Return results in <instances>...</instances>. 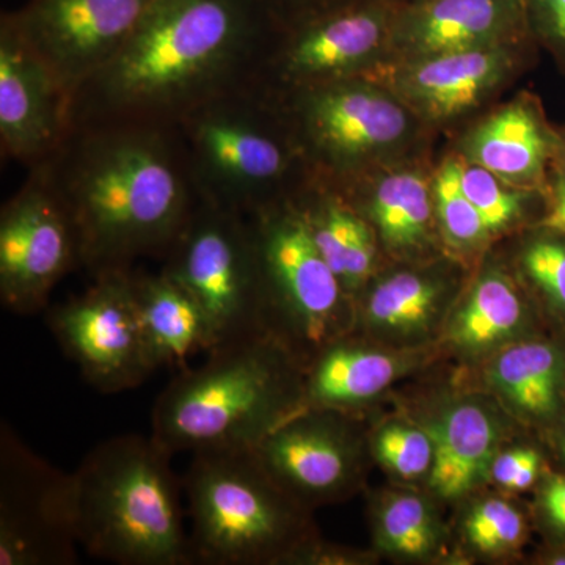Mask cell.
<instances>
[{
    "instance_id": "6da1fadb",
    "label": "cell",
    "mask_w": 565,
    "mask_h": 565,
    "mask_svg": "<svg viewBox=\"0 0 565 565\" xmlns=\"http://www.w3.org/2000/svg\"><path fill=\"white\" fill-rule=\"evenodd\" d=\"M285 28L263 0H156L120 51L70 96V126H177L262 84Z\"/></svg>"
},
{
    "instance_id": "7a4b0ae2",
    "label": "cell",
    "mask_w": 565,
    "mask_h": 565,
    "mask_svg": "<svg viewBox=\"0 0 565 565\" xmlns=\"http://www.w3.org/2000/svg\"><path fill=\"white\" fill-rule=\"evenodd\" d=\"M35 169L65 204L92 277L166 258L199 203L174 126L74 128Z\"/></svg>"
},
{
    "instance_id": "3957f363",
    "label": "cell",
    "mask_w": 565,
    "mask_h": 565,
    "mask_svg": "<svg viewBox=\"0 0 565 565\" xmlns=\"http://www.w3.org/2000/svg\"><path fill=\"white\" fill-rule=\"evenodd\" d=\"M302 399L291 349L274 334H250L174 374L152 407L151 435L173 456L252 451Z\"/></svg>"
},
{
    "instance_id": "277c9868",
    "label": "cell",
    "mask_w": 565,
    "mask_h": 565,
    "mask_svg": "<svg viewBox=\"0 0 565 565\" xmlns=\"http://www.w3.org/2000/svg\"><path fill=\"white\" fill-rule=\"evenodd\" d=\"M172 452L152 435L111 437L71 473L77 541L120 565L195 564Z\"/></svg>"
},
{
    "instance_id": "5b68a950",
    "label": "cell",
    "mask_w": 565,
    "mask_h": 565,
    "mask_svg": "<svg viewBox=\"0 0 565 565\" xmlns=\"http://www.w3.org/2000/svg\"><path fill=\"white\" fill-rule=\"evenodd\" d=\"M199 202L253 217L313 184L285 107L262 84L218 96L177 126Z\"/></svg>"
},
{
    "instance_id": "8992f818",
    "label": "cell",
    "mask_w": 565,
    "mask_h": 565,
    "mask_svg": "<svg viewBox=\"0 0 565 565\" xmlns=\"http://www.w3.org/2000/svg\"><path fill=\"white\" fill-rule=\"evenodd\" d=\"M182 489L195 564L282 563L305 541L300 504L253 451L192 455Z\"/></svg>"
},
{
    "instance_id": "52a82bcc",
    "label": "cell",
    "mask_w": 565,
    "mask_h": 565,
    "mask_svg": "<svg viewBox=\"0 0 565 565\" xmlns=\"http://www.w3.org/2000/svg\"><path fill=\"white\" fill-rule=\"evenodd\" d=\"M274 93L316 184L337 191L385 167L411 161L408 154L426 129L396 93L370 76Z\"/></svg>"
},
{
    "instance_id": "ba28073f",
    "label": "cell",
    "mask_w": 565,
    "mask_h": 565,
    "mask_svg": "<svg viewBox=\"0 0 565 565\" xmlns=\"http://www.w3.org/2000/svg\"><path fill=\"white\" fill-rule=\"evenodd\" d=\"M262 266L264 330L318 353L351 326L352 297L319 252L302 211L280 204L253 215Z\"/></svg>"
},
{
    "instance_id": "9c48e42d",
    "label": "cell",
    "mask_w": 565,
    "mask_h": 565,
    "mask_svg": "<svg viewBox=\"0 0 565 565\" xmlns=\"http://www.w3.org/2000/svg\"><path fill=\"white\" fill-rule=\"evenodd\" d=\"M161 270L202 305L217 348L266 332L262 266L250 218L196 203Z\"/></svg>"
},
{
    "instance_id": "30bf717a",
    "label": "cell",
    "mask_w": 565,
    "mask_h": 565,
    "mask_svg": "<svg viewBox=\"0 0 565 565\" xmlns=\"http://www.w3.org/2000/svg\"><path fill=\"white\" fill-rule=\"evenodd\" d=\"M132 269L95 275L79 296L47 311V326L82 377L104 394L129 392L158 371L141 330Z\"/></svg>"
},
{
    "instance_id": "8fae6325",
    "label": "cell",
    "mask_w": 565,
    "mask_h": 565,
    "mask_svg": "<svg viewBox=\"0 0 565 565\" xmlns=\"http://www.w3.org/2000/svg\"><path fill=\"white\" fill-rule=\"evenodd\" d=\"M73 481L0 424V565H74Z\"/></svg>"
},
{
    "instance_id": "7c38bea8",
    "label": "cell",
    "mask_w": 565,
    "mask_h": 565,
    "mask_svg": "<svg viewBox=\"0 0 565 565\" xmlns=\"http://www.w3.org/2000/svg\"><path fill=\"white\" fill-rule=\"evenodd\" d=\"M394 3L351 0L285 28L262 85L277 93L366 76L388 61Z\"/></svg>"
},
{
    "instance_id": "4fadbf2b",
    "label": "cell",
    "mask_w": 565,
    "mask_h": 565,
    "mask_svg": "<svg viewBox=\"0 0 565 565\" xmlns=\"http://www.w3.org/2000/svg\"><path fill=\"white\" fill-rule=\"evenodd\" d=\"M81 267L79 239L65 204L40 169L0 211V300L14 315L46 308L51 292Z\"/></svg>"
},
{
    "instance_id": "5bb4252c",
    "label": "cell",
    "mask_w": 565,
    "mask_h": 565,
    "mask_svg": "<svg viewBox=\"0 0 565 565\" xmlns=\"http://www.w3.org/2000/svg\"><path fill=\"white\" fill-rule=\"evenodd\" d=\"M156 0H29L10 11L22 39L71 93L103 68Z\"/></svg>"
},
{
    "instance_id": "9a60e30c",
    "label": "cell",
    "mask_w": 565,
    "mask_h": 565,
    "mask_svg": "<svg viewBox=\"0 0 565 565\" xmlns=\"http://www.w3.org/2000/svg\"><path fill=\"white\" fill-rule=\"evenodd\" d=\"M534 41L392 62L366 76L396 93L426 128L448 126L492 102L525 66Z\"/></svg>"
},
{
    "instance_id": "2e32d148",
    "label": "cell",
    "mask_w": 565,
    "mask_h": 565,
    "mask_svg": "<svg viewBox=\"0 0 565 565\" xmlns=\"http://www.w3.org/2000/svg\"><path fill=\"white\" fill-rule=\"evenodd\" d=\"M71 131L70 96L22 39L9 13L0 18V140L7 158L35 169Z\"/></svg>"
},
{
    "instance_id": "e0dca14e",
    "label": "cell",
    "mask_w": 565,
    "mask_h": 565,
    "mask_svg": "<svg viewBox=\"0 0 565 565\" xmlns=\"http://www.w3.org/2000/svg\"><path fill=\"white\" fill-rule=\"evenodd\" d=\"M252 451L299 504L340 497L355 478V441L334 411L300 408Z\"/></svg>"
},
{
    "instance_id": "ac0fdd59",
    "label": "cell",
    "mask_w": 565,
    "mask_h": 565,
    "mask_svg": "<svg viewBox=\"0 0 565 565\" xmlns=\"http://www.w3.org/2000/svg\"><path fill=\"white\" fill-rule=\"evenodd\" d=\"M520 41H533L523 0H407L394 7L385 63Z\"/></svg>"
},
{
    "instance_id": "d6986e66",
    "label": "cell",
    "mask_w": 565,
    "mask_h": 565,
    "mask_svg": "<svg viewBox=\"0 0 565 565\" xmlns=\"http://www.w3.org/2000/svg\"><path fill=\"white\" fill-rule=\"evenodd\" d=\"M557 141L559 131L546 120L541 103L520 95L476 122L457 152L516 188L546 192Z\"/></svg>"
},
{
    "instance_id": "ffe728a7",
    "label": "cell",
    "mask_w": 565,
    "mask_h": 565,
    "mask_svg": "<svg viewBox=\"0 0 565 565\" xmlns=\"http://www.w3.org/2000/svg\"><path fill=\"white\" fill-rule=\"evenodd\" d=\"M338 192L371 223L379 243L394 255H415L433 245L437 223L433 174L414 162L385 167Z\"/></svg>"
},
{
    "instance_id": "44dd1931",
    "label": "cell",
    "mask_w": 565,
    "mask_h": 565,
    "mask_svg": "<svg viewBox=\"0 0 565 565\" xmlns=\"http://www.w3.org/2000/svg\"><path fill=\"white\" fill-rule=\"evenodd\" d=\"M132 292L145 340L156 367L184 370L189 359L217 348L210 318L188 289L163 270H134Z\"/></svg>"
},
{
    "instance_id": "7402d4cb",
    "label": "cell",
    "mask_w": 565,
    "mask_h": 565,
    "mask_svg": "<svg viewBox=\"0 0 565 565\" xmlns=\"http://www.w3.org/2000/svg\"><path fill=\"white\" fill-rule=\"evenodd\" d=\"M294 203L302 211L323 259L355 299L373 278L377 262L379 241L373 226L344 195L316 182Z\"/></svg>"
},
{
    "instance_id": "603a6c76",
    "label": "cell",
    "mask_w": 565,
    "mask_h": 565,
    "mask_svg": "<svg viewBox=\"0 0 565 565\" xmlns=\"http://www.w3.org/2000/svg\"><path fill=\"white\" fill-rule=\"evenodd\" d=\"M399 356L337 338L316 353L303 377L302 408L343 412L379 396L403 371Z\"/></svg>"
},
{
    "instance_id": "cb8c5ba5",
    "label": "cell",
    "mask_w": 565,
    "mask_h": 565,
    "mask_svg": "<svg viewBox=\"0 0 565 565\" xmlns=\"http://www.w3.org/2000/svg\"><path fill=\"white\" fill-rule=\"evenodd\" d=\"M429 433L434 440L429 484L441 498L463 497L490 473L500 429L484 407L456 405Z\"/></svg>"
},
{
    "instance_id": "d4e9b609",
    "label": "cell",
    "mask_w": 565,
    "mask_h": 565,
    "mask_svg": "<svg viewBox=\"0 0 565 565\" xmlns=\"http://www.w3.org/2000/svg\"><path fill=\"white\" fill-rule=\"evenodd\" d=\"M446 292L448 281L441 275L401 270L379 278L367 288L362 318L371 330L377 332L423 333L437 318Z\"/></svg>"
},
{
    "instance_id": "484cf974",
    "label": "cell",
    "mask_w": 565,
    "mask_h": 565,
    "mask_svg": "<svg viewBox=\"0 0 565 565\" xmlns=\"http://www.w3.org/2000/svg\"><path fill=\"white\" fill-rule=\"evenodd\" d=\"M526 307L515 282L501 270L482 274L457 311L451 340L468 352H482L514 338Z\"/></svg>"
},
{
    "instance_id": "4316f807",
    "label": "cell",
    "mask_w": 565,
    "mask_h": 565,
    "mask_svg": "<svg viewBox=\"0 0 565 565\" xmlns=\"http://www.w3.org/2000/svg\"><path fill=\"white\" fill-rule=\"evenodd\" d=\"M563 373V356L552 344L523 343L500 353L490 379L520 411L546 416L556 411Z\"/></svg>"
},
{
    "instance_id": "83f0119b",
    "label": "cell",
    "mask_w": 565,
    "mask_h": 565,
    "mask_svg": "<svg viewBox=\"0 0 565 565\" xmlns=\"http://www.w3.org/2000/svg\"><path fill=\"white\" fill-rule=\"evenodd\" d=\"M435 217L446 243L473 250L489 239V228L460 182L459 152L446 156L433 174Z\"/></svg>"
},
{
    "instance_id": "f1b7e54d",
    "label": "cell",
    "mask_w": 565,
    "mask_h": 565,
    "mask_svg": "<svg viewBox=\"0 0 565 565\" xmlns=\"http://www.w3.org/2000/svg\"><path fill=\"white\" fill-rule=\"evenodd\" d=\"M460 182L468 199L481 214L490 234L504 232L509 226L522 221L534 200L545 195L544 191L516 188L484 167L465 161L462 156Z\"/></svg>"
},
{
    "instance_id": "f546056e",
    "label": "cell",
    "mask_w": 565,
    "mask_h": 565,
    "mask_svg": "<svg viewBox=\"0 0 565 565\" xmlns=\"http://www.w3.org/2000/svg\"><path fill=\"white\" fill-rule=\"evenodd\" d=\"M379 537L386 548L405 556H424L434 548L429 508L415 494H396L379 511Z\"/></svg>"
},
{
    "instance_id": "4dcf8cb0",
    "label": "cell",
    "mask_w": 565,
    "mask_h": 565,
    "mask_svg": "<svg viewBox=\"0 0 565 565\" xmlns=\"http://www.w3.org/2000/svg\"><path fill=\"white\" fill-rule=\"evenodd\" d=\"M374 452L382 463L401 478L415 479L433 467V435L418 427L390 424L375 435Z\"/></svg>"
},
{
    "instance_id": "1f68e13d",
    "label": "cell",
    "mask_w": 565,
    "mask_h": 565,
    "mask_svg": "<svg viewBox=\"0 0 565 565\" xmlns=\"http://www.w3.org/2000/svg\"><path fill=\"white\" fill-rule=\"evenodd\" d=\"M520 253V267L546 300L565 313V236L544 228Z\"/></svg>"
},
{
    "instance_id": "d6a6232c",
    "label": "cell",
    "mask_w": 565,
    "mask_h": 565,
    "mask_svg": "<svg viewBox=\"0 0 565 565\" xmlns=\"http://www.w3.org/2000/svg\"><path fill=\"white\" fill-rule=\"evenodd\" d=\"M468 541L484 553L504 552L522 541L525 523L514 505L500 500L476 505L465 523Z\"/></svg>"
},
{
    "instance_id": "836d02e7",
    "label": "cell",
    "mask_w": 565,
    "mask_h": 565,
    "mask_svg": "<svg viewBox=\"0 0 565 565\" xmlns=\"http://www.w3.org/2000/svg\"><path fill=\"white\" fill-rule=\"evenodd\" d=\"M535 46L552 55L565 73V0H523Z\"/></svg>"
},
{
    "instance_id": "e575fe53",
    "label": "cell",
    "mask_w": 565,
    "mask_h": 565,
    "mask_svg": "<svg viewBox=\"0 0 565 565\" xmlns=\"http://www.w3.org/2000/svg\"><path fill=\"white\" fill-rule=\"evenodd\" d=\"M267 9L273 11L282 28L297 24V22L315 17L334 7L343 6L351 0H263Z\"/></svg>"
},
{
    "instance_id": "d590c367",
    "label": "cell",
    "mask_w": 565,
    "mask_h": 565,
    "mask_svg": "<svg viewBox=\"0 0 565 565\" xmlns=\"http://www.w3.org/2000/svg\"><path fill=\"white\" fill-rule=\"evenodd\" d=\"M542 228L565 236V174L553 172L546 188V214L541 223Z\"/></svg>"
},
{
    "instance_id": "8d00e7d4",
    "label": "cell",
    "mask_w": 565,
    "mask_h": 565,
    "mask_svg": "<svg viewBox=\"0 0 565 565\" xmlns=\"http://www.w3.org/2000/svg\"><path fill=\"white\" fill-rule=\"evenodd\" d=\"M537 456L533 449H512V451L503 452V455L494 457L489 475L492 476L497 484L509 489L520 471Z\"/></svg>"
},
{
    "instance_id": "74e56055",
    "label": "cell",
    "mask_w": 565,
    "mask_h": 565,
    "mask_svg": "<svg viewBox=\"0 0 565 565\" xmlns=\"http://www.w3.org/2000/svg\"><path fill=\"white\" fill-rule=\"evenodd\" d=\"M542 504L548 519L556 526L565 530V478L563 476L550 479L542 493Z\"/></svg>"
},
{
    "instance_id": "f35d334b",
    "label": "cell",
    "mask_w": 565,
    "mask_h": 565,
    "mask_svg": "<svg viewBox=\"0 0 565 565\" xmlns=\"http://www.w3.org/2000/svg\"><path fill=\"white\" fill-rule=\"evenodd\" d=\"M553 172L565 174V128L559 129V141H557L555 169H553Z\"/></svg>"
},
{
    "instance_id": "ab89813d",
    "label": "cell",
    "mask_w": 565,
    "mask_h": 565,
    "mask_svg": "<svg viewBox=\"0 0 565 565\" xmlns=\"http://www.w3.org/2000/svg\"><path fill=\"white\" fill-rule=\"evenodd\" d=\"M386 2L394 3V6H399V3L407 2V0H386Z\"/></svg>"
}]
</instances>
